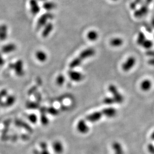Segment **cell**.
Instances as JSON below:
<instances>
[{
  "label": "cell",
  "mask_w": 154,
  "mask_h": 154,
  "mask_svg": "<svg viewBox=\"0 0 154 154\" xmlns=\"http://www.w3.org/2000/svg\"><path fill=\"white\" fill-rule=\"evenodd\" d=\"M53 150L57 154H61L64 151V146L60 141L54 142L52 145Z\"/></svg>",
  "instance_id": "12"
},
{
  "label": "cell",
  "mask_w": 154,
  "mask_h": 154,
  "mask_svg": "<svg viewBox=\"0 0 154 154\" xmlns=\"http://www.w3.org/2000/svg\"><path fill=\"white\" fill-rule=\"evenodd\" d=\"M53 19H54V15L50 12H47L44 14L42 15L39 19L37 22V29L39 30L43 27H44L48 23V21L49 20H51Z\"/></svg>",
  "instance_id": "3"
},
{
  "label": "cell",
  "mask_w": 154,
  "mask_h": 154,
  "mask_svg": "<svg viewBox=\"0 0 154 154\" xmlns=\"http://www.w3.org/2000/svg\"><path fill=\"white\" fill-rule=\"evenodd\" d=\"M104 103L106 105H111L114 104L116 103L115 102L113 98H110V97H106L104 99Z\"/></svg>",
  "instance_id": "24"
},
{
  "label": "cell",
  "mask_w": 154,
  "mask_h": 154,
  "mask_svg": "<svg viewBox=\"0 0 154 154\" xmlns=\"http://www.w3.org/2000/svg\"><path fill=\"white\" fill-rule=\"evenodd\" d=\"M103 114L108 118H113L116 116L117 112L113 107H109L104 109L102 111Z\"/></svg>",
  "instance_id": "10"
},
{
  "label": "cell",
  "mask_w": 154,
  "mask_h": 154,
  "mask_svg": "<svg viewBox=\"0 0 154 154\" xmlns=\"http://www.w3.org/2000/svg\"><path fill=\"white\" fill-rule=\"evenodd\" d=\"M41 122L42 123V124L44 125H47L49 123V120H48V118L47 117V116H46L45 114H43L41 117Z\"/></svg>",
  "instance_id": "26"
},
{
  "label": "cell",
  "mask_w": 154,
  "mask_h": 154,
  "mask_svg": "<svg viewBox=\"0 0 154 154\" xmlns=\"http://www.w3.org/2000/svg\"><path fill=\"white\" fill-rule=\"evenodd\" d=\"M108 91L113 95V98L116 103L122 104L124 102L123 96L120 93L118 88L114 85L111 84L108 87Z\"/></svg>",
  "instance_id": "2"
},
{
  "label": "cell",
  "mask_w": 154,
  "mask_h": 154,
  "mask_svg": "<svg viewBox=\"0 0 154 154\" xmlns=\"http://www.w3.org/2000/svg\"><path fill=\"white\" fill-rule=\"evenodd\" d=\"M153 46V42L151 40H148V39L145 40L143 45H142V46L146 49H151Z\"/></svg>",
  "instance_id": "21"
},
{
  "label": "cell",
  "mask_w": 154,
  "mask_h": 154,
  "mask_svg": "<svg viewBox=\"0 0 154 154\" xmlns=\"http://www.w3.org/2000/svg\"><path fill=\"white\" fill-rule=\"evenodd\" d=\"M152 87V82L149 79H145L142 81L141 84H140V88L144 92H148L150 90L151 88Z\"/></svg>",
  "instance_id": "11"
},
{
  "label": "cell",
  "mask_w": 154,
  "mask_h": 154,
  "mask_svg": "<svg viewBox=\"0 0 154 154\" xmlns=\"http://www.w3.org/2000/svg\"><path fill=\"white\" fill-rule=\"evenodd\" d=\"M57 5L56 4L53 2H45L43 5V8L45 10L50 12L52 10H54L56 8Z\"/></svg>",
  "instance_id": "17"
},
{
  "label": "cell",
  "mask_w": 154,
  "mask_h": 154,
  "mask_svg": "<svg viewBox=\"0 0 154 154\" xmlns=\"http://www.w3.org/2000/svg\"><path fill=\"white\" fill-rule=\"evenodd\" d=\"M29 120L32 123H34V124L36 123L37 121V116H36L35 114L30 115L29 116Z\"/></svg>",
  "instance_id": "27"
},
{
  "label": "cell",
  "mask_w": 154,
  "mask_h": 154,
  "mask_svg": "<svg viewBox=\"0 0 154 154\" xmlns=\"http://www.w3.org/2000/svg\"><path fill=\"white\" fill-rule=\"evenodd\" d=\"M47 112L51 115H53V116H56V115L59 114V110L57 109L56 108L53 107L47 108Z\"/></svg>",
  "instance_id": "23"
},
{
  "label": "cell",
  "mask_w": 154,
  "mask_h": 154,
  "mask_svg": "<svg viewBox=\"0 0 154 154\" xmlns=\"http://www.w3.org/2000/svg\"><path fill=\"white\" fill-rule=\"evenodd\" d=\"M17 69L16 72L17 73L18 75L19 76H22L24 74V69H23V63L22 61H18L17 63Z\"/></svg>",
  "instance_id": "19"
},
{
  "label": "cell",
  "mask_w": 154,
  "mask_h": 154,
  "mask_svg": "<svg viewBox=\"0 0 154 154\" xmlns=\"http://www.w3.org/2000/svg\"><path fill=\"white\" fill-rule=\"evenodd\" d=\"M103 116L102 112H95L87 116L86 120L90 123L97 122L102 118Z\"/></svg>",
  "instance_id": "7"
},
{
  "label": "cell",
  "mask_w": 154,
  "mask_h": 154,
  "mask_svg": "<svg viewBox=\"0 0 154 154\" xmlns=\"http://www.w3.org/2000/svg\"><path fill=\"white\" fill-rule=\"evenodd\" d=\"M56 81L58 86H62L65 82V78L63 75H59L56 78Z\"/></svg>",
  "instance_id": "22"
},
{
  "label": "cell",
  "mask_w": 154,
  "mask_h": 154,
  "mask_svg": "<svg viewBox=\"0 0 154 154\" xmlns=\"http://www.w3.org/2000/svg\"><path fill=\"white\" fill-rule=\"evenodd\" d=\"M8 27L4 24H0V40H4L8 37Z\"/></svg>",
  "instance_id": "13"
},
{
  "label": "cell",
  "mask_w": 154,
  "mask_h": 154,
  "mask_svg": "<svg viewBox=\"0 0 154 154\" xmlns=\"http://www.w3.org/2000/svg\"><path fill=\"white\" fill-rule=\"evenodd\" d=\"M136 63V59L134 57H129L122 66L123 70L125 72H128L132 69Z\"/></svg>",
  "instance_id": "4"
},
{
  "label": "cell",
  "mask_w": 154,
  "mask_h": 154,
  "mask_svg": "<svg viewBox=\"0 0 154 154\" xmlns=\"http://www.w3.org/2000/svg\"><path fill=\"white\" fill-rule=\"evenodd\" d=\"M111 1H117L118 0H111Z\"/></svg>",
  "instance_id": "35"
},
{
  "label": "cell",
  "mask_w": 154,
  "mask_h": 154,
  "mask_svg": "<svg viewBox=\"0 0 154 154\" xmlns=\"http://www.w3.org/2000/svg\"><path fill=\"white\" fill-rule=\"evenodd\" d=\"M68 75L70 79L75 82H80L84 79V75L79 72L71 70L68 72Z\"/></svg>",
  "instance_id": "6"
},
{
  "label": "cell",
  "mask_w": 154,
  "mask_h": 154,
  "mask_svg": "<svg viewBox=\"0 0 154 154\" xmlns=\"http://www.w3.org/2000/svg\"><path fill=\"white\" fill-rule=\"evenodd\" d=\"M35 56L37 60L41 62H46L48 58L46 53L43 51H37V52L36 53Z\"/></svg>",
  "instance_id": "15"
},
{
  "label": "cell",
  "mask_w": 154,
  "mask_h": 154,
  "mask_svg": "<svg viewBox=\"0 0 154 154\" xmlns=\"http://www.w3.org/2000/svg\"><path fill=\"white\" fill-rule=\"evenodd\" d=\"M77 130L80 133L86 134L89 131V127L86 121L81 120L77 124Z\"/></svg>",
  "instance_id": "5"
},
{
  "label": "cell",
  "mask_w": 154,
  "mask_h": 154,
  "mask_svg": "<svg viewBox=\"0 0 154 154\" xmlns=\"http://www.w3.org/2000/svg\"><path fill=\"white\" fill-rule=\"evenodd\" d=\"M153 0H146L145 1V5L148 6V5H149L150 4H151Z\"/></svg>",
  "instance_id": "31"
},
{
  "label": "cell",
  "mask_w": 154,
  "mask_h": 154,
  "mask_svg": "<svg viewBox=\"0 0 154 154\" xmlns=\"http://www.w3.org/2000/svg\"><path fill=\"white\" fill-rule=\"evenodd\" d=\"M54 28V25L51 22L48 23L46 25L44 26V28L42 32V36L44 38H46L50 34L51 32H52Z\"/></svg>",
  "instance_id": "14"
},
{
  "label": "cell",
  "mask_w": 154,
  "mask_h": 154,
  "mask_svg": "<svg viewBox=\"0 0 154 154\" xmlns=\"http://www.w3.org/2000/svg\"><path fill=\"white\" fill-rule=\"evenodd\" d=\"M147 54H148L149 56H152L154 58V51H149L147 52Z\"/></svg>",
  "instance_id": "30"
},
{
  "label": "cell",
  "mask_w": 154,
  "mask_h": 154,
  "mask_svg": "<svg viewBox=\"0 0 154 154\" xmlns=\"http://www.w3.org/2000/svg\"><path fill=\"white\" fill-rule=\"evenodd\" d=\"M124 41L120 38H115L111 40L110 45L113 47H119L122 46Z\"/></svg>",
  "instance_id": "16"
},
{
  "label": "cell",
  "mask_w": 154,
  "mask_h": 154,
  "mask_svg": "<svg viewBox=\"0 0 154 154\" xmlns=\"http://www.w3.org/2000/svg\"><path fill=\"white\" fill-rule=\"evenodd\" d=\"M151 26L152 27L154 28V17L153 18L152 20L151 21Z\"/></svg>",
  "instance_id": "33"
},
{
  "label": "cell",
  "mask_w": 154,
  "mask_h": 154,
  "mask_svg": "<svg viewBox=\"0 0 154 154\" xmlns=\"http://www.w3.org/2000/svg\"><path fill=\"white\" fill-rule=\"evenodd\" d=\"M38 2H46L47 0H37Z\"/></svg>",
  "instance_id": "34"
},
{
  "label": "cell",
  "mask_w": 154,
  "mask_h": 154,
  "mask_svg": "<svg viewBox=\"0 0 154 154\" xmlns=\"http://www.w3.org/2000/svg\"><path fill=\"white\" fill-rule=\"evenodd\" d=\"M28 107L29 108L37 109V108H39V105L37 103H34V102H31V103H29Z\"/></svg>",
  "instance_id": "28"
},
{
  "label": "cell",
  "mask_w": 154,
  "mask_h": 154,
  "mask_svg": "<svg viewBox=\"0 0 154 154\" xmlns=\"http://www.w3.org/2000/svg\"><path fill=\"white\" fill-rule=\"evenodd\" d=\"M149 11L148 6L147 5H143L139 9L135 10L134 12V16L137 18L143 17V16H145L147 14Z\"/></svg>",
  "instance_id": "9"
},
{
  "label": "cell",
  "mask_w": 154,
  "mask_h": 154,
  "mask_svg": "<svg viewBox=\"0 0 154 154\" xmlns=\"http://www.w3.org/2000/svg\"><path fill=\"white\" fill-rule=\"evenodd\" d=\"M148 63H149L150 65L154 66V58L149 60V61H148Z\"/></svg>",
  "instance_id": "29"
},
{
  "label": "cell",
  "mask_w": 154,
  "mask_h": 154,
  "mask_svg": "<svg viewBox=\"0 0 154 154\" xmlns=\"http://www.w3.org/2000/svg\"><path fill=\"white\" fill-rule=\"evenodd\" d=\"M95 54V50L93 48H87L82 51L78 57L74 59L70 63L69 67L71 69L79 67L82 64L83 60L92 57L94 56Z\"/></svg>",
  "instance_id": "1"
},
{
  "label": "cell",
  "mask_w": 154,
  "mask_h": 154,
  "mask_svg": "<svg viewBox=\"0 0 154 154\" xmlns=\"http://www.w3.org/2000/svg\"><path fill=\"white\" fill-rule=\"evenodd\" d=\"M146 40V36H145L144 34L143 33V32H140L138 34V37H137V44L139 46H142Z\"/></svg>",
  "instance_id": "20"
},
{
  "label": "cell",
  "mask_w": 154,
  "mask_h": 154,
  "mask_svg": "<svg viewBox=\"0 0 154 154\" xmlns=\"http://www.w3.org/2000/svg\"><path fill=\"white\" fill-rule=\"evenodd\" d=\"M87 38L90 41H94L97 40L99 37L98 33L95 30H91L88 33L87 35Z\"/></svg>",
  "instance_id": "18"
},
{
  "label": "cell",
  "mask_w": 154,
  "mask_h": 154,
  "mask_svg": "<svg viewBox=\"0 0 154 154\" xmlns=\"http://www.w3.org/2000/svg\"><path fill=\"white\" fill-rule=\"evenodd\" d=\"M146 30L149 32H152V28L151 27H147Z\"/></svg>",
  "instance_id": "32"
},
{
  "label": "cell",
  "mask_w": 154,
  "mask_h": 154,
  "mask_svg": "<svg viewBox=\"0 0 154 154\" xmlns=\"http://www.w3.org/2000/svg\"><path fill=\"white\" fill-rule=\"evenodd\" d=\"M142 0H135L134 2L130 4V8L131 10H136L137 6L141 3Z\"/></svg>",
  "instance_id": "25"
},
{
  "label": "cell",
  "mask_w": 154,
  "mask_h": 154,
  "mask_svg": "<svg viewBox=\"0 0 154 154\" xmlns=\"http://www.w3.org/2000/svg\"><path fill=\"white\" fill-rule=\"evenodd\" d=\"M30 7V11L33 15L38 14L40 12V7L37 0H30L29 2Z\"/></svg>",
  "instance_id": "8"
}]
</instances>
